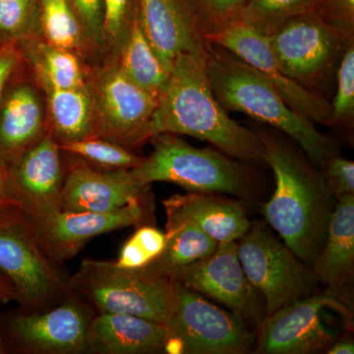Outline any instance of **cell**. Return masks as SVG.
I'll use <instances>...</instances> for the list:
<instances>
[{"instance_id":"83f0119b","label":"cell","mask_w":354,"mask_h":354,"mask_svg":"<svg viewBox=\"0 0 354 354\" xmlns=\"http://www.w3.org/2000/svg\"><path fill=\"white\" fill-rule=\"evenodd\" d=\"M321 0H245L237 21L269 38L288 21L317 12Z\"/></svg>"},{"instance_id":"3957f363","label":"cell","mask_w":354,"mask_h":354,"mask_svg":"<svg viewBox=\"0 0 354 354\" xmlns=\"http://www.w3.org/2000/svg\"><path fill=\"white\" fill-rule=\"evenodd\" d=\"M206 71L212 91L225 111L245 113L283 133L317 169H322L337 155L332 139L319 131L309 118L293 111L258 70L230 50L209 43Z\"/></svg>"},{"instance_id":"4316f807","label":"cell","mask_w":354,"mask_h":354,"mask_svg":"<svg viewBox=\"0 0 354 354\" xmlns=\"http://www.w3.org/2000/svg\"><path fill=\"white\" fill-rule=\"evenodd\" d=\"M116 64L133 83L155 97H160L169 82V71L149 43L138 20L123 44Z\"/></svg>"},{"instance_id":"60d3db41","label":"cell","mask_w":354,"mask_h":354,"mask_svg":"<svg viewBox=\"0 0 354 354\" xmlns=\"http://www.w3.org/2000/svg\"><path fill=\"white\" fill-rule=\"evenodd\" d=\"M328 354H353L354 344L351 339H342L335 341L326 351Z\"/></svg>"},{"instance_id":"2e32d148","label":"cell","mask_w":354,"mask_h":354,"mask_svg":"<svg viewBox=\"0 0 354 354\" xmlns=\"http://www.w3.org/2000/svg\"><path fill=\"white\" fill-rule=\"evenodd\" d=\"M148 202H134L106 212L60 211L32 221L44 252L58 265L75 257L88 242L100 235L144 225Z\"/></svg>"},{"instance_id":"4fadbf2b","label":"cell","mask_w":354,"mask_h":354,"mask_svg":"<svg viewBox=\"0 0 354 354\" xmlns=\"http://www.w3.org/2000/svg\"><path fill=\"white\" fill-rule=\"evenodd\" d=\"M169 279L223 305L247 327L257 328L265 318L264 300L242 269L237 241L218 243L213 253L181 268Z\"/></svg>"},{"instance_id":"7a4b0ae2","label":"cell","mask_w":354,"mask_h":354,"mask_svg":"<svg viewBox=\"0 0 354 354\" xmlns=\"http://www.w3.org/2000/svg\"><path fill=\"white\" fill-rule=\"evenodd\" d=\"M152 133L153 137L160 133L187 135L209 142L239 162H265L259 135L232 120L216 99L207 75L206 57L181 55L172 62L169 82L153 114Z\"/></svg>"},{"instance_id":"7c38bea8","label":"cell","mask_w":354,"mask_h":354,"mask_svg":"<svg viewBox=\"0 0 354 354\" xmlns=\"http://www.w3.org/2000/svg\"><path fill=\"white\" fill-rule=\"evenodd\" d=\"M337 310L351 321V310L329 291L306 297L266 316L256 330L258 354H314L327 351L337 335L323 321L324 310Z\"/></svg>"},{"instance_id":"ac0fdd59","label":"cell","mask_w":354,"mask_h":354,"mask_svg":"<svg viewBox=\"0 0 354 354\" xmlns=\"http://www.w3.org/2000/svg\"><path fill=\"white\" fill-rule=\"evenodd\" d=\"M46 134L44 92L24 62L0 99V158L10 167Z\"/></svg>"},{"instance_id":"ab89813d","label":"cell","mask_w":354,"mask_h":354,"mask_svg":"<svg viewBox=\"0 0 354 354\" xmlns=\"http://www.w3.org/2000/svg\"><path fill=\"white\" fill-rule=\"evenodd\" d=\"M16 301L15 288L11 281L0 272V302Z\"/></svg>"},{"instance_id":"44dd1931","label":"cell","mask_w":354,"mask_h":354,"mask_svg":"<svg viewBox=\"0 0 354 354\" xmlns=\"http://www.w3.org/2000/svg\"><path fill=\"white\" fill-rule=\"evenodd\" d=\"M165 324L127 314H95L88 328L90 354L165 353Z\"/></svg>"},{"instance_id":"7bdbcfd3","label":"cell","mask_w":354,"mask_h":354,"mask_svg":"<svg viewBox=\"0 0 354 354\" xmlns=\"http://www.w3.org/2000/svg\"><path fill=\"white\" fill-rule=\"evenodd\" d=\"M2 46H2L1 43H0V48H2Z\"/></svg>"},{"instance_id":"b9f144b4","label":"cell","mask_w":354,"mask_h":354,"mask_svg":"<svg viewBox=\"0 0 354 354\" xmlns=\"http://www.w3.org/2000/svg\"><path fill=\"white\" fill-rule=\"evenodd\" d=\"M0 304H1V302H0ZM6 353H8V351H7L6 344H4L3 335H2L1 329V319H0V354Z\"/></svg>"},{"instance_id":"8fae6325","label":"cell","mask_w":354,"mask_h":354,"mask_svg":"<svg viewBox=\"0 0 354 354\" xmlns=\"http://www.w3.org/2000/svg\"><path fill=\"white\" fill-rule=\"evenodd\" d=\"M95 312L69 291L50 310L28 313L19 310L1 320L7 351L24 354H88V328Z\"/></svg>"},{"instance_id":"836d02e7","label":"cell","mask_w":354,"mask_h":354,"mask_svg":"<svg viewBox=\"0 0 354 354\" xmlns=\"http://www.w3.org/2000/svg\"><path fill=\"white\" fill-rule=\"evenodd\" d=\"M68 1L85 28L88 38L104 58V51H102L104 0H68Z\"/></svg>"},{"instance_id":"9c48e42d","label":"cell","mask_w":354,"mask_h":354,"mask_svg":"<svg viewBox=\"0 0 354 354\" xmlns=\"http://www.w3.org/2000/svg\"><path fill=\"white\" fill-rule=\"evenodd\" d=\"M242 269L265 304V317L311 295L317 279L264 223L251 225L237 241Z\"/></svg>"},{"instance_id":"52a82bcc","label":"cell","mask_w":354,"mask_h":354,"mask_svg":"<svg viewBox=\"0 0 354 354\" xmlns=\"http://www.w3.org/2000/svg\"><path fill=\"white\" fill-rule=\"evenodd\" d=\"M267 39L283 73L325 97L346 46L354 41L353 32L328 22L315 11L288 21Z\"/></svg>"},{"instance_id":"ffe728a7","label":"cell","mask_w":354,"mask_h":354,"mask_svg":"<svg viewBox=\"0 0 354 354\" xmlns=\"http://www.w3.org/2000/svg\"><path fill=\"white\" fill-rule=\"evenodd\" d=\"M162 204L165 215L192 223L216 243L239 241L251 225L241 202L215 193L172 195Z\"/></svg>"},{"instance_id":"f35d334b","label":"cell","mask_w":354,"mask_h":354,"mask_svg":"<svg viewBox=\"0 0 354 354\" xmlns=\"http://www.w3.org/2000/svg\"><path fill=\"white\" fill-rule=\"evenodd\" d=\"M22 209L11 178L10 169L0 158V216Z\"/></svg>"},{"instance_id":"d4e9b609","label":"cell","mask_w":354,"mask_h":354,"mask_svg":"<svg viewBox=\"0 0 354 354\" xmlns=\"http://www.w3.org/2000/svg\"><path fill=\"white\" fill-rule=\"evenodd\" d=\"M39 3L41 35L46 43L73 53L91 67L104 62L68 0H39Z\"/></svg>"},{"instance_id":"4dcf8cb0","label":"cell","mask_w":354,"mask_h":354,"mask_svg":"<svg viewBox=\"0 0 354 354\" xmlns=\"http://www.w3.org/2000/svg\"><path fill=\"white\" fill-rule=\"evenodd\" d=\"M137 12V0H104V62H116L121 48L136 22Z\"/></svg>"},{"instance_id":"cb8c5ba5","label":"cell","mask_w":354,"mask_h":354,"mask_svg":"<svg viewBox=\"0 0 354 354\" xmlns=\"http://www.w3.org/2000/svg\"><path fill=\"white\" fill-rule=\"evenodd\" d=\"M43 90L48 133L58 144L97 136L94 104L87 85L69 90Z\"/></svg>"},{"instance_id":"f1b7e54d","label":"cell","mask_w":354,"mask_h":354,"mask_svg":"<svg viewBox=\"0 0 354 354\" xmlns=\"http://www.w3.org/2000/svg\"><path fill=\"white\" fill-rule=\"evenodd\" d=\"M59 146L64 153L80 158L101 171H130L141 164L144 158L120 144L97 136Z\"/></svg>"},{"instance_id":"5bb4252c","label":"cell","mask_w":354,"mask_h":354,"mask_svg":"<svg viewBox=\"0 0 354 354\" xmlns=\"http://www.w3.org/2000/svg\"><path fill=\"white\" fill-rule=\"evenodd\" d=\"M140 28L165 68L181 55L206 57L208 26L200 0H137Z\"/></svg>"},{"instance_id":"74e56055","label":"cell","mask_w":354,"mask_h":354,"mask_svg":"<svg viewBox=\"0 0 354 354\" xmlns=\"http://www.w3.org/2000/svg\"><path fill=\"white\" fill-rule=\"evenodd\" d=\"M24 62L17 44H6L0 48V99L11 79Z\"/></svg>"},{"instance_id":"e0dca14e","label":"cell","mask_w":354,"mask_h":354,"mask_svg":"<svg viewBox=\"0 0 354 354\" xmlns=\"http://www.w3.org/2000/svg\"><path fill=\"white\" fill-rule=\"evenodd\" d=\"M9 169L18 201L28 218L38 220L62 211L64 153L48 133Z\"/></svg>"},{"instance_id":"603a6c76","label":"cell","mask_w":354,"mask_h":354,"mask_svg":"<svg viewBox=\"0 0 354 354\" xmlns=\"http://www.w3.org/2000/svg\"><path fill=\"white\" fill-rule=\"evenodd\" d=\"M17 44L41 88L69 90L87 85L92 67L73 53L51 46L41 37Z\"/></svg>"},{"instance_id":"d590c367","label":"cell","mask_w":354,"mask_h":354,"mask_svg":"<svg viewBox=\"0 0 354 354\" xmlns=\"http://www.w3.org/2000/svg\"><path fill=\"white\" fill-rule=\"evenodd\" d=\"M200 2L209 32L236 21L245 0H200Z\"/></svg>"},{"instance_id":"ba28073f","label":"cell","mask_w":354,"mask_h":354,"mask_svg":"<svg viewBox=\"0 0 354 354\" xmlns=\"http://www.w3.org/2000/svg\"><path fill=\"white\" fill-rule=\"evenodd\" d=\"M174 302L165 323V353L243 354L255 344L256 333L232 312L174 283Z\"/></svg>"},{"instance_id":"d6a6232c","label":"cell","mask_w":354,"mask_h":354,"mask_svg":"<svg viewBox=\"0 0 354 354\" xmlns=\"http://www.w3.org/2000/svg\"><path fill=\"white\" fill-rule=\"evenodd\" d=\"M337 92L330 104V125L353 127L354 120V41L346 46L337 73Z\"/></svg>"},{"instance_id":"e575fe53","label":"cell","mask_w":354,"mask_h":354,"mask_svg":"<svg viewBox=\"0 0 354 354\" xmlns=\"http://www.w3.org/2000/svg\"><path fill=\"white\" fill-rule=\"evenodd\" d=\"M322 171L337 199L342 195H354L353 160L339 157L337 153L326 162Z\"/></svg>"},{"instance_id":"1f68e13d","label":"cell","mask_w":354,"mask_h":354,"mask_svg":"<svg viewBox=\"0 0 354 354\" xmlns=\"http://www.w3.org/2000/svg\"><path fill=\"white\" fill-rule=\"evenodd\" d=\"M167 235L153 225H139L136 232L121 247L116 266L128 270L146 267L164 250Z\"/></svg>"},{"instance_id":"8992f818","label":"cell","mask_w":354,"mask_h":354,"mask_svg":"<svg viewBox=\"0 0 354 354\" xmlns=\"http://www.w3.org/2000/svg\"><path fill=\"white\" fill-rule=\"evenodd\" d=\"M0 272L15 288L21 311L28 313L53 308L70 291V277L44 252L22 209L0 216Z\"/></svg>"},{"instance_id":"6da1fadb","label":"cell","mask_w":354,"mask_h":354,"mask_svg":"<svg viewBox=\"0 0 354 354\" xmlns=\"http://www.w3.org/2000/svg\"><path fill=\"white\" fill-rule=\"evenodd\" d=\"M263 145L265 164L274 172L276 188L263 212L270 227L310 268L322 248L334 193L322 169L309 162L304 152L276 131L256 130Z\"/></svg>"},{"instance_id":"8d00e7d4","label":"cell","mask_w":354,"mask_h":354,"mask_svg":"<svg viewBox=\"0 0 354 354\" xmlns=\"http://www.w3.org/2000/svg\"><path fill=\"white\" fill-rule=\"evenodd\" d=\"M317 13L328 22L353 32L354 0H321Z\"/></svg>"},{"instance_id":"d6986e66","label":"cell","mask_w":354,"mask_h":354,"mask_svg":"<svg viewBox=\"0 0 354 354\" xmlns=\"http://www.w3.org/2000/svg\"><path fill=\"white\" fill-rule=\"evenodd\" d=\"M65 179L62 211L106 213L134 202H148L150 185L137 181L129 171H101L64 153Z\"/></svg>"},{"instance_id":"7402d4cb","label":"cell","mask_w":354,"mask_h":354,"mask_svg":"<svg viewBox=\"0 0 354 354\" xmlns=\"http://www.w3.org/2000/svg\"><path fill=\"white\" fill-rule=\"evenodd\" d=\"M312 271L329 292L342 298L354 274V195L337 198L330 214L322 248Z\"/></svg>"},{"instance_id":"277c9868","label":"cell","mask_w":354,"mask_h":354,"mask_svg":"<svg viewBox=\"0 0 354 354\" xmlns=\"http://www.w3.org/2000/svg\"><path fill=\"white\" fill-rule=\"evenodd\" d=\"M153 151L130 169L144 185L169 183L188 192L221 193L248 196L251 177L239 160L211 148L198 149L178 135L160 133L150 139Z\"/></svg>"},{"instance_id":"30bf717a","label":"cell","mask_w":354,"mask_h":354,"mask_svg":"<svg viewBox=\"0 0 354 354\" xmlns=\"http://www.w3.org/2000/svg\"><path fill=\"white\" fill-rule=\"evenodd\" d=\"M87 86L94 104L97 137L132 151L150 141L158 97L133 83L116 62L92 67Z\"/></svg>"},{"instance_id":"f546056e","label":"cell","mask_w":354,"mask_h":354,"mask_svg":"<svg viewBox=\"0 0 354 354\" xmlns=\"http://www.w3.org/2000/svg\"><path fill=\"white\" fill-rule=\"evenodd\" d=\"M38 37H41L39 0H0L2 46Z\"/></svg>"},{"instance_id":"5b68a950","label":"cell","mask_w":354,"mask_h":354,"mask_svg":"<svg viewBox=\"0 0 354 354\" xmlns=\"http://www.w3.org/2000/svg\"><path fill=\"white\" fill-rule=\"evenodd\" d=\"M69 290L95 314H127L165 325L174 302L171 279L123 269L114 261L84 259L70 278Z\"/></svg>"},{"instance_id":"9a60e30c","label":"cell","mask_w":354,"mask_h":354,"mask_svg":"<svg viewBox=\"0 0 354 354\" xmlns=\"http://www.w3.org/2000/svg\"><path fill=\"white\" fill-rule=\"evenodd\" d=\"M207 39L258 70L293 111L312 122L330 127L332 106L327 97L307 90L286 75L277 64L267 38L236 20L209 32Z\"/></svg>"},{"instance_id":"484cf974","label":"cell","mask_w":354,"mask_h":354,"mask_svg":"<svg viewBox=\"0 0 354 354\" xmlns=\"http://www.w3.org/2000/svg\"><path fill=\"white\" fill-rule=\"evenodd\" d=\"M167 242L162 252L141 270L158 277L171 278L181 268L213 253L218 243L188 221L167 216Z\"/></svg>"}]
</instances>
